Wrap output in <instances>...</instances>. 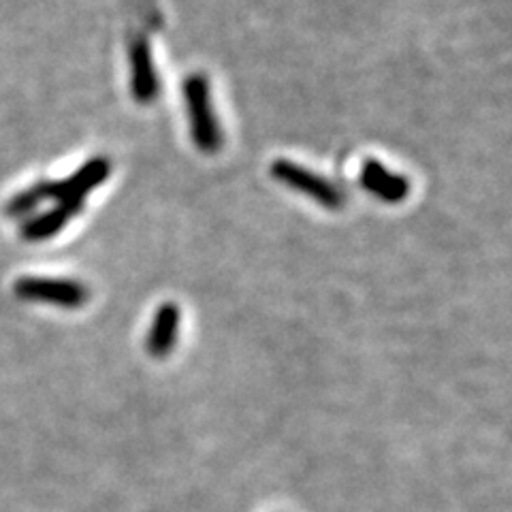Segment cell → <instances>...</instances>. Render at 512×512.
<instances>
[{"label":"cell","instance_id":"obj_3","mask_svg":"<svg viewBox=\"0 0 512 512\" xmlns=\"http://www.w3.org/2000/svg\"><path fill=\"white\" fill-rule=\"evenodd\" d=\"M111 163L107 158H92L79 167L69 180L45 182L47 199H56L62 207L77 214L84 207V197L92 188L103 184L109 178Z\"/></svg>","mask_w":512,"mask_h":512},{"label":"cell","instance_id":"obj_8","mask_svg":"<svg viewBox=\"0 0 512 512\" xmlns=\"http://www.w3.org/2000/svg\"><path fill=\"white\" fill-rule=\"evenodd\" d=\"M73 216L75 214L71 210H67V207L58 205V207H54L52 212H45L37 218L24 222L22 224V237L26 239V242H45V239L58 235L64 227H67Z\"/></svg>","mask_w":512,"mask_h":512},{"label":"cell","instance_id":"obj_9","mask_svg":"<svg viewBox=\"0 0 512 512\" xmlns=\"http://www.w3.org/2000/svg\"><path fill=\"white\" fill-rule=\"evenodd\" d=\"M47 199V188L45 182H39L35 186H30L18 195H13L7 203H5V216L9 218H22L30 212H35L37 207Z\"/></svg>","mask_w":512,"mask_h":512},{"label":"cell","instance_id":"obj_4","mask_svg":"<svg viewBox=\"0 0 512 512\" xmlns=\"http://www.w3.org/2000/svg\"><path fill=\"white\" fill-rule=\"evenodd\" d=\"M271 175L282 184L312 197L314 201L327 207V210H338L344 203V197L340 195L338 188L329 184L327 180L318 178L312 171H306L303 167L291 163V160H276V163L271 165Z\"/></svg>","mask_w":512,"mask_h":512},{"label":"cell","instance_id":"obj_2","mask_svg":"<svg viewBox=\"0 0 512 512\" xmlns=\"http://www.w3.org/2000/svg\"><path fill=\"white\" fill-rule=\"evenodd\" d=\"M15 297L24 301L54 303V306L77 310L90 299L88 288L75 280H56V278H35L24 276L13 284Z\"/></svg>","mask_w":512,"mask_h":512},{"label":"cell","instance_id":"obj_6","mask_svg":"<svg viewBox=\"0 0 512 512\" xmlns=\"http://www.w3.org/2000/svg\"><path fill=\"white\" fill-rule=\"evenodd\" d=\"M361 184L370 195L387 203L404 201L410 192V184L404 175L391 173L382 163H378V160H367L363 165Z\"/></svg>","mask_w":512,"mask_h":512},{"label":"cell","instance_id":"obj_7","mask_svg":"<svg viewBox=\"0 0 512 512\" xmlns=\"http://www.w3.org/2000/svg\"><path fill=\"white\" fill-rule=\"evenodd\" d=\"M180 331V310L175 303H163L154 316L152 329L148 333V352L156 359L167 357L175 348Z\"/></svg>","mask_w":512,"mask_h":512},{"label":"cell","instance_id":"obj_5","mask_svg":"<svg viewBox=\"0 0 512 512\" xmlns=\"http://www.w3.org/2000/svg\"><path fill=\"white\" fill-rule=\"evenodd\" d=\"M131 58V92L133 99L141 105L152 103L158 96V75L154 69V60L150 45L146 39H135L128 50Z\"/></svg>","mask_w":512,"mask_h":512},{"label":"cell","instance_id":"obj_1","mask_svg":"<svg viewBox=\"0 0 512 512\" xmlns=\"http://www.w3.org/2000/svg\"><path fill=\"white\" fill-rule=\"evenodd\" d=\"M184 96L190 114L192 139H195L201 152L214 154L220 148L222 135L212 109L210 84H207V79L203 75H192L184 82Z\"/></svg>","mask_w":512,"mask_h":512}]
</instances>
